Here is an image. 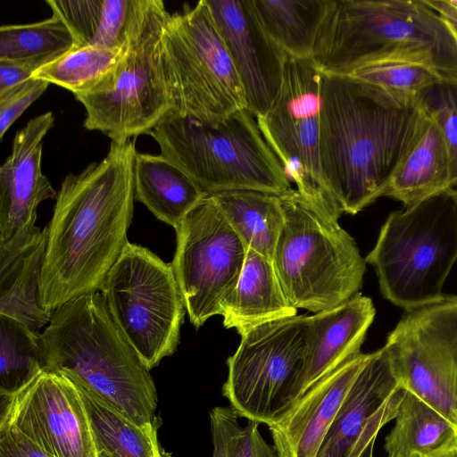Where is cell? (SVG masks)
I'll return each instance as SVG.
<instances>
[{
    "label": "cell",
    "instance_id": "1",
    "mask_svg": "<svg viewBox=\"0 0 457 457\" xmlns=\"http://www.w3.org/2000/svg\"><path fill=\"white\" fill-rule=\"evenodd\" d=\"M137 154L135 139L111 142L104 159L63 179L46 227L39 289L45 311L100 291L129 241Z\"/></svg>",
    "mask_w": 457,
    "mask_h": 457
},
{
    "label": "cell",
    "instance_id": "2",
    "mask_svg": "<svg viewBox=\"0 0 457 457\" xmlns=\"http://www.w3.org/2000/svg\"><path fill=\"white\" fill-rule=\"evenodd\" d=\"M424 115L404 98L351 75L322 73L320 158L338 212L356 214L385 195Z\"/></svg>",
    "mask_w": 457,
    "mask_h": 457
},
{
    "label": "cell",
    "instance_id": "3",
    "mask_svg": "<svg viewBox=\"0 0 457 457\" xmlns=\"http://www.w3.org/2000/svg\"><path fill=\"white\" fill-rule=\"evenodd\" d=\"M39 342L46 370L82 386L137 425L159 428L150 370L117 326L99 291L53 311Z\"/></svg>",
    "mask_w": 457,
    "mask_h": 457
},
{
    "label": "cell",
    "instance_id": "4",
    "mask_svg": "<svg viewBox=\"0 0 457 457\" xmlns=\"http://www.w3.org/2000/svg\"><path fill=\"white\" fill-rule=\"evenodd\" d=\"M312 58L326 74L401 61L457 79V37L425 0H332Z\"/></svg>",
    "mask_w": 457,
    "mask_h": 457
},
{
    "label": "cell",
    "instance_id": "5",
    "mask_svg": "<svg viewBox=\"0 0 457 457\" xmlns=\"http://www.w3.org/2000/svg\"><path fill=\"white\" fill-rule=\"evenodd\" d=\"M160 154L207 195L253 190L280 195L291 181L247 110L206 122L173 111L149 133Z\"/></svg>",
    "mask_w": 457,
    "mask_h": 457
},
{
    "label": "cell",
    "instance_id": "6",
    "mask_svg": "<svg viewBox=\"0 0 457 457\" xmlns=\"http://www.w3.org/2000/svg\"><path fill=\"white\" fill-rule=\"evenodd\" d=\"M457 261V197L450 190L391 212L365 262L384 298L404 311L439 300Z\"/></svg>",
    "mask_w": 457,
    "mask_h": 457
},
{
    "label": "cell",
    "instance_id": "7",
    "mask_svg": "<svg viewBox=\"0 0 457 457\" xmlns=\"http://www.w3.org/2000/svg\"><path fill=\"white\" fill-rule=\"evenodd\" d=\"M279 199L284 223L272 263L290 303L317 313L359 294L366 262L353 237L296 189Z\"/></svg>",
    "mask_w": 457,
    "mask_h": 457
},
{
    "label": "cell",
    "instance_id": "8",
    "mask_svg": "<svg viewBox=\"0 0 457 457\" xmlns=\"http://www.w3.org/2000/svg\"><path fill=\"white\" fill-rule=\"evenodd\" d=\"M169 14L161 0H137L112 86L104 92L74 96L85 108L86 129L123 143L148 135L175 111L162 54V32Z\"/></svg>",
    "mask_w": 457,
    "mask_h": 457
},
{
    "label": "cell",
    "instance_id": "9",
    "mask_svg": "<svg viewBox=\"0 0 457 457\" xmlns=\"http://www.w3.org/2000/svg\"><path fill=\"white\" fill-rule=\"evenodd\" d=\"M162 54L176 112L216 122L246 109L241 80L206 0L168 15Z\"/></svg>",
    "mask_w": 457,
    "mask_h": 457
},
{
    "label": "cell",
    "instance_id": "10",
    "mask_svg": "<svg viewBox=\"0 0 457 457\" xmlns=\"http://www.w3.org/2000/svg\"><path fill=\"white\" fill-rule=\"evenodd\" d=\"M99 292L148 370L174 353L187 311L171 262L128 241Z\"/></svg>",
    "mask_w": 457,
    "mask_h": 457
},
{
    "label": "cell",
    "instance_id": "11",
    "mask_svg": "<svg viewBox=\"0 0 457 457\" xmlns=\"http://www.w3.org/2000/svg\"><path fill=\"white\" fill-rule=\"evenodd\" d=\"M310 316L295 315L262 324L241 336L227 360L222 395L240 417L269 427L293 407L304 364Z\"/></svg>",
    "mask_w": 457,
    "mask_h": 457
},
{
    "label": "cell",
    "instance_id": "12",
    "mask_svg": "<svg viewBox=\"0 0 457 457\" xmlns=\"http://www.w3.org/2000/svg\"><path fill=\"white\" fill-rule=\"evenodd\" d=\"M321 82L322 72L312 58L287 55L279 94L256 119L296 190L322 216L338 222L341 214L326 189L320 166Z\"/></svg>",
    "mask_w": 457,
    "mask_h": 457
},
{
    "label": "cell",
    "instance_id": "13",
    "mask_svg": "<svg viewBox=\"0 0 457 457\" xmlns=\"http://www.w3.org/2000/svg\"><path fill=\"white\" fill-rule=\"evenodd\" d=\"M383 349L401 388L457 428V295L405 311Z\"/></svg>",
    "mask_w": 457,
    "mask_h": 457
},
{
    "label": "cell",
    "instance_id": "14",
    "mask_svg": "<svg viewBox=\"0 0 457 457\" xmlns=\"http://www.w3.org/2000/svg\"><path fill=\"white\" fill-rule=\"evenodd\" d=\"M176 230L173 270L192 325L220 315L235 289L247 248L212 195L203 198Z\"/></svg>",
    "mask_w": 457,
    "mask_h": 457
},
{
    "label": "cell",
    "instance_id": "15",
    "mask_svg": "<svg viewBox=\"0 0 457 457\" xmlns=\"http://www.w3.org/2000/svg\"><path fill=\"white\" fill-rule=\"evenodd\" d=\"M1 396L0 428H13L53 457H96L87 415L76 385L45 370Z\"/></svg>",
    "mask_w": 457,
    "mask_h": 457
},
{
    "label": "cell",
    "instance_id": "16",
    "mask_svg": "<svg viewBox=\"0 0 457 457\" xmlns=\"http://www.w3.org/2000/svg\"><path fill=\"white\" fill-rule=\"evenodd\" d=\"M52 112L31 119L17 131L12 152L0 167V264L10 262L41 230L37 207L57 193L41 169L43 139L54 125Z\"/></svg>",
    "mask_w": 457,
    "mask_h": 457
},
{
    "label": "cell",
    "instance_id": "17",
    "mask_svg": "<svg viewBox=\"0 0 457 457\" xmlns=\"http://www.w3.org/2000/svg\"><path fill=\"white\" fill-rule=\"evenodd\" d=\"M403 390L383 347L370 353L316 457H373L376 438L395 420Z\"/></svg>",
    "mask_w": 457,
    "mask_h": 457
},
{
    "label": "cell",
    "instance_id": "18",
    "mask_svg": "<svg viewBox=\"0 0 457 457\" xmlns=\"http://www.w3.org/2000/svg\"><path fill=\"white\" fill-rule=\"evenodd\" d=\"M241 80L246 109L264 115L276 101L287 54L263 29L251 0H206Z\"/></svg>",
    "mask_w": 457,
    "mask_h": 457
},
{
    "label": "cell",
    "instance_id": "19",
    "mask_svg": "<svg viewBox=\"0 0 457 457\" xmlns=\"http://www.w3.org/2000/svg\"><path fill=\"white\" fill-rule=\"evenodd\" d=\"M370 353L347 360L311 387L269 427L278 457H316L329 427Z\"/></svg>",
    "mask_w": 457,
    "mask_h": 457
},
{
    "label": "cell",
    "instance_id": "20",
    "mask_svg": "<svg viewBox=\"0 0 457 457\" xmlns=\"http://www.w3.org/2000/svg\"><path fill=\"white\" fill-rule=\"evenodd\" d=\"M375 314L372 300L357 294L337 306L310 316L307 351L294 393V405L320 380L361 353Z\"/></svg>",
    "mask_w": 457,
    "mask_h": 457
},
{
    "label": "cell",
    "instance_id": "21",
    "mask_svg": "<svg viewBox=\"0 0 457 457\" xmlns=\"http://www.w3.org/2000/svg\"><path fill=\"white\" fill-rule=\"evenodd\" d=\"M220 315L226 328L243 336L262 324L295 316L297 309L287 298L272 261L247 249L239 280Z\"/></svg>",
    "mask_w": 457,
    "mask_h": 457
},
{
    "label": "cell",
    "instance_id": "22",
    "mask_svg": "<svg viewBox=\"0 0 457 457\" xmlns=\"http://www.w3.org/2000/svg\"><path fill=\"white\" fill-rule=\"evenodd\" d=\"M450 159L445 135L436 120L424 110L417 137L395 170L384 196L416 204L449 189Z\"/></svg>",
    "mask_w": 457,
    "mask_h": 457
},
{
    "label": "cell",
    "instance_id": "23",
    "mask_svg": "<svg viewBox=\"0 0 457 457\" xmlns=\"http://www.w3.org/2000/svg\"><path fill=\"white\" fill-rule=\"evenodd\" d=\"M207 195L161 154H137L135 200L160 220L176 228Z\"/></svg>",
    "mask_w": 457,
    "mask_h": 457
},
{
    "label": "cell",
    "instance_id": "24",
    "mask_svg": "<svg viewBox=\"0 0 457 457\" xmlns=\"http://www.w3.org/2000/svg\"><path fill=\"white\" fill-rule=\"evenodd\" d=\"M46 242L44 228L10 262L0 264V314L22 322L37 335L51 320V312L39 304Z\"/></svg>",
    "mask_w": 457,
    "mask_h": 457
},
{
    "label": "cell",
    "instance_id": "25",
    "mask_svg": "<svg viewBox=\"0 0 457 457\" xmlns=\"http://www.w3.org/2000/svg\"><path fill=\"white\" fill-rule=\"evenodd\" d=\"M53 14L60 17L78 45L122 48L127 40L137 0H46Z\"/></svg>",
    "mask_w": 457,
    "mask_h": 457
},
{
    "label": "cell",
    "instance_id": "26",
    "mask_svg": "<svg viewBox=\"0 0 457 457\" xmlns=\"http://www.w3.org/2000/svg\"><path fill=\"white\" fill-rule=\"evenodd\" d=\"M270 37L289 56L312 58L332 0H251Z\"/></svg>",
    "mask_w": 457,
    "mask_h": 457
},
{
    "label": "cell",
    "instance_id": "27",
    "mask_svg": "<svg viewBox=\"0 0 457 457\" xmlns=\"http://www.w3.org/2000/svg\"><path fill=\"white\" fill-rule=\"evenodd\" d=\"M210 195L245 247L272 261L284 223L279 195L253 190Z\"/></svg>",
    "mask_w": 457,
    "mask_h": 457
},
{
    "label": "cell",
    "instance_id": "28",
    "mask_svg": "<svg viewBox=\"0 0 457 457\" xmlns=\"http://www.w3.org/2000/svg\"><path fill=\"white\" fill-rule=\"evenodd\" d=\"M73 383L85 406L96 457H169L159 444L158 428L137 425L82 386Z\"/></svg>",
    "mask_w": 457,
    "mask_h": 457
},
{
    "label": "cell",
    "instance_id": "29",
    "mask_svg": "<svg viewBox=\"0 0 457 457\" xmlns=\"http://www.w3.org/2000/svg\"><path fill=\"white\" fill-rule=\"evenodd\" d=\"M456 429L429 404L403 389L384 448L387 457H421L453 440Z\"/></svg>",
    "mask_w": 457,
    "mask_h": 457
},
{
    "label": "cell",
    "instance_id": "30",
    "mask_svg": "<svg viewBox=\"0 0 457 457\" xmlns=\"http://www.w3.org/2000/svg\"><path fill=\"white\" fill-rule=\"evenodd\" d=\"M123 54L124 47H77L42 66L32 77L74 96L104 92L112 86Z\"/></svg>",
    "mask_w": 457,
    "mask_h": 457
},
{
    "label": "cell",
    "instance_id": "31",
    "mask_svg": "<svg viewBox=\"0 0 457 457\" xmlns=\"http://www.w3.org/2000/svg\"><path fill=\"white\" fill-rule=\"evenodd\" d=\"M79 47L58 16L28 24L0 27V60L29 62L40 68Z\"/></svg>",
    "mask_w": 457,
    "mask_h": 457
},
{
    "label": "cell",
    "instance_id": "32",
    "mask_svg": "<svg viewBox=\"0 0 457 457\" xmlns=\"http://www.w3.org/2000/svg\"><path fill=\"white\" fill-rule=\"evenodd\" d=\"M40 335L0 314V395H12L46 370Z\"/></svg>",
    "mask_w": 457,
    "mask_h": 457
},
{
    "label": "cell",
    "instance_id": "33",
    "mask_svg": "<svg viewBox=\"0 0 457 457\" xmlns=\"http://www.w3.org/2000/svg\"><path fill=\"white\" fill-rule=\"evenodd\" d=\"M239 417L231 406L211 411L212 457H278L275 447L263 439L259 423L249 420L242 427Z\"/></svg>",
    "mask_w": 457,
    "mask_h": 457
},
{
    "label": "cell",
    "instance_id": "34",
    "mask_svg": "<svg viewBox=\"0 0 457 457\" xmlns=\"http://www.w3.org/2000/svg\"><path fill=\"white\" fill-rule=\"evenodd\" d=\"M351 76L404 98H418L422 91L444 78L426 64L401 61L370 63Z\"/></svg>",
    "mask_w": 457,
    "mask_h": 457
},
{
    "label": "cell",
    "instance_id": "35",
    "mask_svg": "<svg viewBox=\"0 0 457 457\" xmlns=\"http://www.w3.org/2000/svg\"><path fill=\"white\" fill-rule=\"evenodd\" d=\"M423 109L441 127L446 141L451 171L449 189L457 197V79L444 77L418 96Z\"/></svg>",
    "mask_w": 457,
    "mask_h": 457
},
{
    "label": "cell",
    "instance_id": "36",
    "mask_svg": "<svg viewBox=\"0 0 457 457\" xmlns=\"http://www.w3.org/2000/svg\"><path fill=\"white\" fill-rule=\"evenodd\" d=\"M47 81L30 78L21 84L0 95V138L16 120L47 88Z\"/></svg>",
    "mask_w": 457,
    "mask_h": 457
},
{
    "label": "cell",
    "instance_id": "37",
    "mask_svg": "<svg viewBox=\"0 0 457 457\" xmlns=\"http://www.w3.org/2000/svg\"><path fill=\"white\" fill-rule=\"evenodd\" d=\"M0 457H53L19 431L0 428Z\"/></svg>",
    "mask_w": 457,
    "mask_h": 457
},
{
    "label": "cell",
    "instance_id": "38",
    "mask_svg": "<svg viewBox=\"0 0 457 457\" xmlns=\"http://www.w3.org/2000/svg\"><path fill=\"white\" fill-rule=\"evenodd\" d=\"M39 68L29 62L0 60V95L32 78Z\"/></svg>",
    "mask_w": 457,
    "mask_h": 457
},
{
    "label": "cell",
    "instance_id": "39",
    "mask_svg": "<svg viewBox=\"0 0 457 457\" xmlns=\"http://www.w3.org/2000/svg\"><path fill=\"white\" fill-rule=\"evenodd\" d=\"M426 4L438 12L457 37V7L448 0H425Z\"/></svg>",
    "mask_w": 457,
    "mask_h": 457
},
{
    "label": "cell",
    "instance_id": "40",
    "mask_svg": "<svg viewBox=\"0 0 457 457\" xmlns=\"http://www.w3.org/2000/svg\"><path fill=\"white\" fill-rule=\"evenodd\" d=\"M421 457H457V445L453 439L440 448Z\"/></svg>",
    "mask_w": 457,
    "mask_h": 457
},
{
    "label": "cell",
    "instance_id": "41",
    "mask_svg": "<svg viewBox=\"0 0 457 457\" xmlns=\"http://www.w3.org/2000/svg\"><path fill=\"white\" fill-rule=\"evenodd\" d=\"M451 4L457 7V0H448Z\"/></svg>",
    "mask_w": 457,
    "mask_h": 457
},
{
    "label": "cell",
    "instance_id": "42",
    "mask_svg": "<svg viewBox=\"0 0 457 457\" xmlns=\"http://www.w3.org/2000/svg\"><path fill=\"white\" fill-rule=\"evenodd\" d=\"M454 441H455V443L457 445V429H456V432H455Z\"/></svg>",
    "mask_w": 457,
    "mask_h": 457
}]
</instances>
